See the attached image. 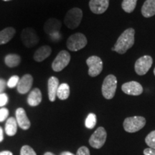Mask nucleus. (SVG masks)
<instances>
[{"instance_id": "f257e3e1", "label": "nucleus", "mask_w": 155, "mask_h": 155, "mask_svg": "<svg viewBox=\"0 0 155 155\" xmlns=\"http://www.w3.org/2000/svg\"><path fill=\"white\" fill-rule=\"evenodd\" d=\"M135 30L133 28L127 29L119 37L116 42L114 47L111 48L113 51L119 54H124L128 50L132 48L134 44Z\"/></svg>"}, {"instance_id": "f03ea898", "label": "nucleus", "mask_w": 155, "mask_h": 155, "mask_svg": "<svg viewBox=\"0 0 155 155\" xmlns=\"http://www.w3.org/2000/svg\"><path fill=\"white\" fill-rule=\"evenodd\" d=\"M83 18V12L81 9L72 8L68 12L64 19V24L68 28L74 30L79 26Z\"/></svg>"}, {"instance_id": "7ed1b4c3", "label": "nucleus", "mask_w": 155, "mask_h": 155, "mask_svg": "<svg viewBox=\"0 0 155 155\" xmlns=\"http://www.w3.org/2000/svg\"><path fill=\"white\" fill-rule=\"evenodd\" d=\"M117 79L114 75H108L105 78L102 84V94L106 99H111L115 96Z\"/></svg>"}, {"instance_id": "20e7f679", "label": "nucleus", "mask_w": 155, "mask_h": 155, "mask_svg": "<svg viewBox=\"0 0 155 155\" xmlns=\"http://www.w3.org/2000/svg\"><path fill=\"white\" fill-rule=\"evenodd\" d=\"M146 124V119L142 116H132L125 119L124 121V129L129 133L137 132L142 129Z\"/></svg>"}, {"instance_id": "39448f33", "label": "nucleus", "mask_w": 155, "mask_h": 155, "mask_svg": "<svg viewBox=\"0 0 155 155\" xmlns=\"http://www.w3.org/2000/svg\"><path fill=\"white\" fill-rule=\"evenodd\" d=\"M87 38L82 33H75L71 35L68 38L66 42V46L68 49L71 51H78L83 48H85L87 45Z\"/></svg>"}, {"instance_id": "423d86ee", "label": "nucleus", "mask_w": 155, "mask_h": 155, "mask_svg": "<svg viewBox=\"0 0 155 155\" xmlns=\"http://www.w3.org/2000/svg\"><path fill=\"white\" fill-rule=\"evenodd\" d=\"M22 43L27 48H32L40 42V38L36 31L32 28H26L22 31L20 35Z\"/></svg>"}, {"instance_id": "0eeeda50", "label": "nucleus", "mask_w": 155, "mask_h": 155, "mask_svg": "<svg viewBox=\"0 0 155 155\" xmlns=\"http://www.w3.org/2000/svg\"><path fill=\"white\" fill-rule=\"evenodd\" d=\"M71 61V55L66 50H61L52 63V68L55 72L63 71L68 65Z\"/></svg>"}, {"instance_id": "6e6552de", "label": "nucleus", "mask_w": 155, "mask_h": 155, "mask_svg": "<svg viewBox=\"0 0 155 155\" xmlns=\"http://www.w3.org/2000/svg\"><path fill=\"white\" fill-rule=\"evenodd\" d=\"M107 133L104 127H98L89 139V144L95 149H101L105 144Z\"/></svg>"}, {"instance_id": "1a4fd4ad", "label": "nucleus", "mask_w": 155, "mask_h": 155, "mask_svg": "<svg viewBox=\"0 0 155 155\" xmlns=\"http://www.w3.org/2000/svg\"><path fill=\"white\" fill-rule=\"evenodd\" d=\"M153 63L152 58L150 55H144L139 58L135 63V72L139 75H144L150 71Z\"/></svg>"}, {"instance_id": "9d476101", "label": "nucleus", "mask_w": 155, "mask_h": 155, "mask_svg": "<svg viewBox=\"0 0 155 155\" xmlns=\"http://www.w3.org/2000/svg\"><path fill=\"white\" fill-rule=\"evenodd\" d=\"M86 64L88 66V75L91 77H96L102 72L103 61L99 57L93 55L86 60Z\"/></svg>"}, {"instance_id": "9b49d317", "label": "nucleus", "mask_w": 155, "mask_h": 155, "mask_svg": "<svg viewBox=\"0 0 155 155\" xmlns=\"http://www.w3.org/2000/svg\"><path fill=\"white\" fill-rule=\"evenodd\" d=\"M121 90L124 94L130 96H139L143 93V87L137 81H130L124 83Z\"/></svg>"}, {"instance_id": "f8f14e48", "label": "nucleus", "mask_w": 155, "mask_h": 155, "mask_svg": "<svg viewBox=\"0 0 155 155\" xmlns=\"http://www.w3.org/2000/svg\"><path fill=\"white\" fill-rule=\"evenodd\" d=\"M61 22L58 19L55 18L49 19L44 24V32L48 35L53 36L54 35L59 33V31L61 28Z\"/></svg>"}, {"instance_id": "ddd939ff", "label": "nucleus", "mask_w": 155, "mask_h": 155, "mask_svg": "<svg viewBox=\"0 0 155 155\" xmlns=\"http://www.w3.org/2000/svg\"><path fill=\"white\" fill-rule=\"evenodd\" d=\"M33 83V78L30 74H25L22 78H19L17 84V91L21 94H27L32 88Z\"/></svg>"}, {"instance_id": "4468645a", "label": "nucleus", "mask_w": 155, "mask_h": 155, "mask_svg": "<svg viewBox=\"0 0 155 155\" xmlns=\"http://www.w3.org/2000/svg\"><path fill=\"white\" fill-rule=\"evenodd\" d=\"M109 6V0H90L89 7L94 14L101 15L107 10Z\"/></svg>"}, {"instance_id": "2eb2a0df", "label": "nucleus", "mask_w": 155, "mask_h": 155, "mask_svg": "<svg viewBox=\"0 0 155 155\" xmlns=\"http://www.w3.org/2000/svg\"><path fill=\"white\" fill-rule=\"evenodd\" d=\"M16 120L17 124L21 129L24 130H28V129H30L31 124L24 108H17L16 111Z\"/></svg>"}, {"instance_id": "dca6fc26", "label": "nucleus", "mask_w": 155, "mask_h": 155, "mask_svg": "<svg viewBox=\"0 0 155 155\" xmlns=\"http://www.w3.org/2000/svg\"><path fill=\"white\" fill-rule=\"evenodd\" d=\"M58 87H59V80L55 76L50 77L48 82V97H49V100L51 102L55 101Z\"/></svg>"}, {"instance_id": "f3484780", "label": "nucleus", "mask_w": 155, "mask_h": 155, "mask_svg": "<svg viewBox=\"0 0 155 155\" xmlns=\"http://www.w3.org/2000/svg\"><path fill=\"white\" fill-rule=\"evenodd\" d=\"M52 49L50 46L43 45L36 50L33 55L34 60L37 62H42L51 55Z\"/></svg>"}, {"instance_id": "a211bd4d", "label": "nucleus", "mask_w": 155, "mask_h": 155, "mask_svg": "<svg viewBox=\"0 0 155 155\" xmlns=\"http://www.w3.org/2000/svg\"><path fill=\"white\" fill-rule=\"evenodd\" d=\"M141 14L146 18L155 15V0H146L141 7Z\"/></svg>"}, {"instance_id": "6ab92c4d", "label": "nucleus", "mask_w": 155, "mask_h": 155, "mask_svg": "<svg viewBox=\"0 0 155 155\" xmlns=\"http://www.w3.org/2000/svg\"><path fill=\"white\" fill-rule=\"evenodd\" d=\"M42 101V94L38 88H34L29 94L28 103L30 106H37Z\"/></svg>"}, {"instance_id": "aec40b11", "label": "nucleus", "mask_w": 155, "mask_h": 155, "mask_svg": "<svg viewBox=\"0 0 155 155\" xmlns=\"http://www.w3.org/2000/svg\"><path fill=\"white\" fill-rule=\"evenodd\" d=\"M16 33V30L12 27L4 29L0 31V45H5L10 41Z\"/></svg>"}, {"instance_id": "412c9836", "label": "nucleus", "mask_w": 155, "mask_h": 155, "mask_svg": "<svg viewBox=\"0 0 155 155\" xmlns=\"http://www.w3.org/2000/svg\"><path fill=\"white\" fill-rule=\"evenodd\" d=\"M17 122L14 117H10L7 120L5 125V132L8 136H14L17 131Z\"/></svg>"}, {"instance_id": "4be33fe9", "label": "nucleus", "mask_w": 155, "mask_h": 155, "mask_svg": "<svg viewBox=\"0 0 155 155\" xmlns=\"http://www.w3.org/2000/svg\"><path fill=\"white\" fill-rule=\"evenodd\" d=\"M5 63L9 68L17 67L21 63V57L17 54H9L5 58Z\"/></svg>"}, {"instance_id": "5701e85b", "label": "nucleus", "mask_w": 155, "mask_h": 155, "mask_svg": "<svg viewBox=\"0 0 155 155\" xmlns=\"http://www.w3.org/2000/svg\"><path fill=\"white\" fill-rule=\"evenodd\" d=\"M70 96V86L67 83H62L58 88L57 96L61 100H66Z\"/></svg>"}, {"instance_id": "b1692460", "label": "nucleus", "mask_w": 155, "mask_h": 155, "mask_svg": "<svg viewBox=\"0 0 155 155\" xmlns=\"http://www.w3.org/2000/svg\"><path fill=\"white\" fill-rule=\"evenodd\" d=\"M137 2V0H123L121 3V7L126 12L131 13L136 8Z\"/></svg>"}, {"instance_id": "393cba45", "label": "nucleus", "mask_w": 155, "mask_h": 155, "mask_svg": "<svg viewBox=\"0 0 155 155\" xmlns=\"http://www.w3.org/2000/svg\"><path fill=\"white\" fill-rule=\"evenodd\" d=\"M96 114L91 113L89 114L88 116H87L86 121H85V125H86V128H88L89 129H92L95 127V126L96 124Z\"/></svg>"}, {"instance_id": "a878e982", "label": "nucleus", "mask_w": 155, "mask_h": 155, "mask_svg": "<svg viewBox=\"0 0 155 155\" xmlns=\"http://www.w3.org/2000/svg\"><path fill=\"white\" fill-rule=\"evenodd\" d=\"M145 142L153 150H155V130L151 131L145 138Z\"/></svg>"}, {"instance_id": "bb28decb", "label": "nucleus", "mask_w": 155, "mask_h": 155, "mask_svg": "<svg viewBox=\"0 0 155 155\" xmlns=\"http://www.w3.org/2000/svg\"><path fill=\"white\" fill-rule=\"evenodd\" d=\"M20 155H37L33 149L28 145H25L22 147L20 151Z\"/></svg>"}, {"instance_id": "cd10ccee", "label": "nucleus", "mask_w": 155, "mask_h": 155, "mask_svg": "<svg viewBox=\"0 0 155 155\" xmlns=\"http://www.w3.org/2000/svg\"><path fill=\"white\" fill-rule=\"evenodd\" d=\"M19 81V78L18 75H13L9 79L8 82H7V86L9 88H15V86H17Z\"/></svg>"}, {"instance_id": "c85d7f7f", "label": "nucleus", "mask_w": 155, "mask_h": 155, "mask_svg": "<svg viewBox=\"0 0 155 155\" xmlns=\"http://www.w3.org/2000/svg\"><path fill=\"white\" fill-rule=\"evenodd\" d=\"M9 111L7 108H0V122H2L8 117Z\"/></svg>"}, {"instance_id": "c756f323", "label": "nucleus", "mask_w": 155, "mask_h": 155, "mask_svg": "<svg viewBox=\"0 0 155 155\" xmlns=\"http://www.w3.org/2000/svg\"><path fill=\"white\" fill-rule=\"evenodd\" d=\"M75 155H90V151L86 147H81L77 151Z\"/></svg>"}, {"instance_id": "7c9ffc66", "label": "nucleus", "mask_w": 155, "mask_h": 155, "mask_svg": "<svg viewBox=\"0 0 155 155\" xmlns=\"http://www.w3.org/2000/svg\"><path fill=\"white\" fill-rule=\"evenodd\" d=\"M8 102V96L6 94H0V107H2V106H5L6 104Z\"/></svg>"}, {"instance_id": "2f4dec72", "label": "nucleus", "mask_w": 155, "mask_h": 155, "mask_svg": "<svg viewBox=\"0 0 155 155\" xmlns=\"http://www.w3.org/2000/svg\"><path fill=\"white\" fill-rule=\"evenodd\" d=\"M143 153L144 155H155V150H153L152 148H147L145 149Z\"/></svg>"}, {"instance_id": "473e14b6", "label": "nucleus", "mask_w": 155, "mask_h": 155, "mask_svg": "<svg viewBox=\"0 0 155 155\" xmlns=\"http://www.w3.org/2000/svg\"><path fill=\"white\" fill-rule=\"evenodd\" d=\"M6 88V82L4 79L0 78V94H2Z\"/></svg>"}, {"instance_id": "72a5a7b5", "label": "nucleus", "mask_w": 155, "mask_h": 155, "mask_svg": "<svg viewBox=\"0 0 155 155\" xmlns=\"http://www.w3.org/2000/svg\"><path fill=\"white\" fill-rule=\"evenodd\" d=\"M0 155H13L12 153L9 151H3L0 152Z\"/></svg>"}, {"instance_id": "f704fd0d", "label": "nucleus", "mask_w": 155, "mask_h": 155, "mask_svg": "<svg viewBox=\"0 0 155 155\" xmlns=\"http://www.w3.org/2000/svg\"><path fill=\"white\" fill-rule=\"evenodd\" d=\"M4 139V136H3V130L2 129V127H0V142L3 141Z\"/></svg>"}, {"instance_id": "c9c22d12", "label": "nucleus", "mask_w": 155, "mask_h": 155, "mask_svg": "<svg viewBox=\"0 0 155 155\" xmlns=\"http://www.w3.org/2000/svg\"><path fill=\"white\" fill-rule=\"evenodd\" d=\"M61 155H75V154H73L71 152H63L61 153Z\"/></svg>"}, {"instance_id": "e433bc0d", "label": "nucleus", "mask_w": 155, "mask_h": 155, "mask_svg": "<svg viewBox=\"0 0 155 155\" xmlns=\"http://www.w3.org/2000/svg\"><path fill=\"white\" fill-rule=\"evenodd\" d=\"M44 155H55V154H53V153H51V152H46Z\"/></svg>"}, {"instance_id": "4c0bfd02", "label": "nucleus", "mask_w": 155, "mask_h": 155, "mask_svg": "<svg viewBox=\"0 0 155 155\" xmlns=\"http://www.w3.org/2000/svg\"><path fill=\"white\" fill-rule=\"evenodd\" d=\"M3 1H5V2H8V1H11V0H3Z\"/></svg>"}, {"instance_id": "58836bf2", "label": "nucleus", "mask_w": 155, "mask_h": 155, "mask_svg": "<svg viewBox=\"0 0 155 155\" xmlns=\"http://www.w3.org/2000/svg\"><path fill=\"white\" fill-rule=\"evenodd\" d=\"M154 75H155V68L154 69Z\"/></svg>"}]
</instances>
